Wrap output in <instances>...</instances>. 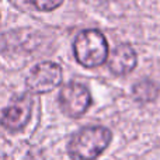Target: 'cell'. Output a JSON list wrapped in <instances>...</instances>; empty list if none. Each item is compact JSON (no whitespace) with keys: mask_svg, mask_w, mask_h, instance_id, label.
I'll return each instance as SVG.
<instances>
[{"mask_svg":"<svg viewBox=\"0 0 160 160\" xmlns=\"http://www.w3.org/2000/svg\"><path fill=\"white\" fill-rule=\"evenodd\" d=\"M58 100L61 110L72 118L84 115L91 105L90 91L86 86L78 82H70L65 84L59 93Z\"/></svg>","mask_w":160,"mask_h":160,"instance_id":"3","label":"cell"},{"mask_svg":"<svg viewBox=\"0 0 160 160\" xmlns=\"http://www.w3.org/2000/svg\"><path fill=\"white\" fill-rule=\"evenodd\" d=\"M110 129L104 127H87L80 129L69 142V155L75 160H96L111 142Z\"/></svg>","mask_w":160,"mask_h":160,"instance_id":"1","label":"cell"},{"mask_svg":"<svg viewBox=\"0 0 160 160\" xmlns=\"http://www.w3.org/2000/svg\"><path fill=\"white\" fill-rule=\"evenodd\" d=\"M76 61L84 68H97L108 58V44L98 30H84L76 37L73 44Z\"/></svg>","mask_w":160,"mask_h":160,"instance_id":"2","label":"cell"},{"mask_svg":"<svg viewBox=\"0 0 160 160\" xmlns=\"http://www.w3.org/2000/svg\"><path fill=\"white\" fill-rule=\"evenodd\" d=\"M136 52L128 44L117 45L110 53L108 58V68L115 76H125L131 73L136 66Z\"/></svg>","mask_w":160,"mask_h":160,"instance_id":"6","label":"cell"},{"mask_svg":"<svg viewBox=\"0 0 160 160\" xmlns=\"http://www.w3.org/2000/svg\"><path fill=\"white\" fill-rule=\"evenodd\" d=\"M34 6H35L37 8H39V10H44V11H51V10H55L56 7H59V6H62V2L61 0H58V2H47V0H42V2H37V0H34V2H31Z\"/></svg>","mask_w":160,"mask_h":160,"instance_id":"8","label":"cell"},{"mask_svg":"<svg viewBox=\"0 0 160 160\" xmlns=\"http://www.w3.org/2000/svg\"><path fill=\"white\" fill-rule=\"evenodd\" d=\"M62 82V68L53 62L38 63L30 73L27 82V88L32 94L49 93L58 87Z\"/></svg>","mask_w":160,"mask_h":160,"instance_id":"4","label":"cell"},{"mask_svg":"<svg viewBox=\"0 0 160 160\" xmlns=\"http://www.w3.org/2000/svg\"><path fill=\"white\" fill-rule=\"evenodd\" d=\"M32 102L27 96L16 100L10 107L4 108L0 117V124L8 131H20L27 125L31 118Z\"/></svg>","mask_w":160,"mask_h":160,"instance_id":"5","label":"cell"},{"mask_svg":"<svg viewBox=\"0 0 160 160\" xmlns=\"http://www.w3.org/2000/svg\"><path fill=\"white\" fill-rule=\"evenodd\" d=\"M132 91H133V97L143 102L153 101L159 96V87L152 80H142V82L136 83L133 86Z\"/></svg>","mask_w":160,"mask_h":160,"instance_id":"7","label":"cell"}]
</instances>
